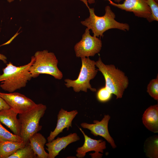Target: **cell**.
Wrapping results in <instances>:
<instances>
[{
    "label": "cell",
    "instance_id": "1",
    "mask_svg": "<svg viewBox=\"0 0 158 158\" xmlns=\"http://www.w3.org/2000/svg\"><path fill=\"white\" fill-rule=\"evenodd\" d=\"M82 0L89 9L90 16L81 23L88 29L92 30L94 36L103 37L104 33L111 29H117L124 31L129 30L130 26L128 24L121 23L115 20L116 15L109 6L105 7L104 16H99L95 14L94 8L88 6L87 0Z\"/></svg>",
    "mask_w": 158,
    "mask_h": 158
},
{
    "label": "cell",
    "instance_id": "2",
    "mask_svg": "<svg viewBox=\"0 0 158 158\" xmlns=\"http://www.w3.org/2000/svg\"><path fill=\"white\" fill-rule=\"evenodd\" d=\"M32 56L30 62L20 66H17L11 62L6 64L0 75V87L4 91L11 93L25 87L28 82L33 78L29 72V68L34 60Z\"/></svg>",
    "mask_w": 158,
    "mask_h": 158
},
{
    "label": "cell",
    "instance_id": "3",
    "mask_svg": "<svg viewBox=\"0 0 158 158\" xmlns=\"http://www.w3.org/2000/svg\"><path fill=\"white\" fill-rule=\"evenodd\" d=\"M95 66L104 76L107 88L116 96V99L122 98L129 84L128 79L124 73L114 65L104 64L100 57L96 62Z\"/></svg>",
    "mask_w": 158,
    "mask_h": 158
},
{
    "label": "cell",
    "instance_id": "4",
    "mask_svg": "<svg viewBox=\"0 0 158 158\" xmlns=\"http://www.w3.org/2000/svg\"><path fill=\"white\" fill-rule=\"evenodd\" d=\"M33 56L34 60L29 69L33 78L45 74L51 75L57 79L62 78L63 74L58 68V60L54 53L47 50L37 51Z\"/></svg>",
    "mask_w": 158,
    "mask_h": 158
},
{
    "label": "cell",
    "instance_id": "5",
    "mask_svg": "<svg viewBox=\"0 0 158 158\" xmlns=\"http://www.w3.org/2000/svg\"><path fill=\"white\" fill-rule=\"evenodd\" d=\"M47 109L45 105L36 104L30 111L19 114V120L20 125V137L26 144L29 143V138L40 130L42 126L39 125L41 118Z\"/></svg>",
    "mask_w": 158,
    "mask_h": 158
},
{
    "label": "cell",
    "instance_id": "6",
    "mask_svg": "<svg viewBox=\"0 0 158 158\" xmlns=\"http://www.w3.org/2000/svg\"><path fill=\"white\" fill-rule=\"evenodd\" d=\"M81 58L82 66L78 78L74 80L65 79V85L68 88L72 87L75 92L80 91L87 92V89L92 92H96V89L92 88L90 83V81L94 78L97 72V70L95 68L96 62L89 58Z\"/></svg>",
    "mask_w": 158,
    "mask_h": 158
},
{
    "label": "cell",
    "instance_id": "7",
    "mask_svg": "<svg viewBox=\"0 0 158 158\" xmlns=\"http://www.w3.org/2000/svg\"><path fill=\"white\" fill-rule=\"evenodd\" d=\"M102 42L96 37L92 36L87 28L81 40L75 45L74 49L77 57L89 58L94 56L100 51Z\"/></svg>",
    "mask_w": 158,
    "mask_h": 158
},
{
    "label": "cell",
    "instance_id": "8",
    "mask_svg": "<svg viewBox=\"0 0 158 158\" xmlns=\"http://www.w3.org/2000/svg\"><path fill=\"white\" fill-rule=\"evenodd\" d=\"M0 96L10 108L15 109L19 114L30 111L36 104L31 99L18 92L6 93L0 92Z\"/></svg>",
    "mask_w": 158,
    "mask_h": 158
},
{
    "label": "cell",
    "instance_id": "9",
    "mask_svg": "<svg viewBox=\"0 0 158 158\" xmlns=\"http://www.w3.org/2000/svg\"><path fill=\"white\" fill-rule=\"evenodd\" d=\"M147 0H124L122 4H116L109 0V3L121 10L132 12L138 17L146 18L148 21L151 15L150 8Z\"/></svg>",
    "mask_w": 158,
    "mask_h": 158
},
{
    "label": "cell",
    "instance_id": "10",
    "mask_svg": "<svg viewBox=\"0 0 158 158\" xmlns=\"http://www.w3.org/2000/svg\"><path fill=\"white\" fill-rule=\"evenodd\" d=\"M80 130L82 133L84 137L85 141L83 145L78 147L76 150V156L78 158L84 157L86 153L91 151H94L95 152L90 154L92 158H100L102 157L104 150L106 148V143L102 139L96 140L92 139L88 136L80 128Z\"/></svg>",
    "mask_w": 158,
    "mask_h": 158
},
{
    "label": "cell",
    "instance_id": "11",
    "mask_svg": "<svg viewBox=\"0 0 158 158\" xmlns=\"http://www.w3.org/2000/svg\"><path fill=\"white\" fill-rule=\"evenodd\" d=\"M110 118L109 115H105L100 121L95 120L93 124L82 123L80 124V126L83 128L90 130L91 133L94 136H99L103 137L110 144L113 148H115L116 145L110 135L108 129V123Z\"/></svg>",
    "mask_w": 158,
    "mask_h": 158
},
{
    "label": "cell",
    "instance_id": "12",
    "mask_svg": "<svg viewBox=\"0 0 158 158\" xmlns=\"http://www.w3.org/2000/svg\"><path fill=\"white\" fill-rule=\"evenodd\" d=\"M77 110L68 111L61 108L57 115L56 126L53 131H51L47 138L48 142L54 140L59 133L63 132V130L66 128L68 130L70 127H72L73 119L78 114Z\"/></svg>",
    "mask_w": 158,
    "mask_h": 158
},
{
    "label": "cell",
    "instance_id": "13",
    "mask_svg": "<svg viewBox=\"0 0 158 158\" xmlns=\"http://www.w3.org/2000/svg\"><path fill=\"white\" fill-rule=\"evenodd\" d=\"M80 138L76 133H71L62 137H58L45 144L48 152V158H54L63 149L70 144L78 141Z\"/></svg>",
    "mask_w": 158,
    "mask_h": 158
},
{
    "label": "cell",
    "instance_id": "14",
    "mask_svg": "<svg viewBox=\"0 0 158 158\" xmlns=\"http://www.w3.org/2000/svg\"><path fill=\"white\" fill-rule=\"evenodd\" d=\"M18 114L16 111L11 108L0 111V122L9 128L13 134L20 136V125L17 117Z\"/></svg>",
    "mask_w": 158,
    "mask_h": 158
},
{
    "label": "cell",
    "instance_id": "15",
    "mask_svg": "<svg viewBox=\"0 0 158 158\" xmlns=\"http://www.w3.org/2000/svg\"><path fill=\"white\" fill-rule=\"evenodd\" d=\"M142 123L150 131L158 132V105H152L145 111L142 117Z\"/></svg>",
    "mask_w": 158,
    "mask_h": 158
},
{
    "label": "cell",
    "instance_id": "16",
    "mask_svg": "<svg viewBox=\"0 0 158 158\" xmlns=\"http://www.w3.org/2000/svg\"><path fill=\"white\" fill-rule=\"evenodd\" d=\"M47 140L44 136L37 133L29 139V143L38 158H48V154L45 151L44 146Z\"/></svg>",
    "mask_w": 158,
    "mask_h": 158
},
{
    "label": "cell",
    "instance_id": "17",
    "mask_svg": "<svg viewBox=\"0 0 158 158\" xmlns=\"http://www.w3.org/2000/svg\"><path fill=\"white\" fill-rule=\"evenodd\" d=\"M26 145L23 141L0 142V158H8Z\"/></svg>",
    "mask_w": 158,
    "mask_h": 158
},
{
    "label": "cell",
    "instance_id": "18",
    "mask_svg": "<svg viewBox=\"0 0 158 158\" xmlns=\"http://www.w3.org/2000/svg\"><path fill=\"white\" fill-rule=\"evenodd\" d=\"M145 150L147 156L150 158L158 157V138L154 136L146 140L145 145Z\"/></svg>",
    "mask_w": 158,
    "mask_h": 158
},
{
    "label": "cell",
    "instance_id": "19",
    "mask_svg": "<svg viewBox=\"0 0 158 158\" xmlns=\"http://www.w3.org/2000/svg\"><path fill=\"white\" fill-rule=\"evenodd\" d=\"M37 158L29 143L23 147L18 149L8 158Z\"/></svg>",
    "mask_w": 158,
    "mask_h": 158
},
{
    "label": "cell",
    "instance_id": "20",
    "mask_svg": "<svg viewBox=\"0 0 158 158\" xmlns=\"http://www.w3.org/2000/svg\"><path fill=\"white\" fill-rule=\"evenodd\" d=\"M6 141L21 142V138L11 133L6 129L0 122V142Z\"/></svg>",
    "mask_w": 158,
    "mask_h": 158
},
{
    "label": "cell",
    "instance_id": "21",
    "mask_svg": "<svg viewBox=\"0 0 158 158\" xmlns=\"http://www.w3.org/2000/svg\"><path fill=\"white\" fill-rule=\"evenodd\" d=\"M147 92L154 99L158 100V76L152 79L149 82L147 87Z\"/></svg>",
    "mask_w": 158,
    "mask_h": 158
},
{
    "label": "cell",
    "instance_id": "22",
    "mask_svg": "<svg viewBox=\"0 0 158 158\" xmlns=\"http://www.w3.org/2000/svg\"><path fill=\"white\" fill-rule=\"evenodd\" d=\"M147 2L151 11V15L148 21H158V3L154 0H147Z\"/></svg>",
    "mask_w": 158,
    "mask_h": 158
},
{
    "label": "cell",
    "instance_id": "23",
    "mask_svg": "<svg viewBox=\"0 0 158 158\" xmlns=\"http://www.w3.org/2000/svg\"><path fill=\"white\" fill-rule=\"evenodd\" d=\"M112 94L105 86L101 88L98 90L97 94V97L99 101L105 102L111 99Z\"/></svg>",
    "mask_w": 158,
    "mask_h": 158
},
{
    "label": "cell",
    "instance_id": "24",
    "mask_svg": "<svg viewBox=\"0 0 158 158\" xmlns=\"http://www.w3.org/2000/svg\"><path fill=\"white\" fill-rule=\"evenodd\" d=\"M10 107L5 100L0 96V111L8 109Z\"/></svg>",
    "mask_w": 158,
    "mask_h": 158
},
{
    "label": "cell",
    "instance_id": "25",
    "mask_svg": "<svg viewBox=\"0 0 158 158\" xmlns=\"http://www.w3.org/2000/svg\"><path fill=\"white\" fill-rule=\"evenodd\" d=\"M7 57L4 55L0 54V60L2 61L4 63H6Z\"/></svg>",
    "mask_w": 158,
    "mask_h": 158
},
{
    "label": "cell",
    "instance_id": "26",
    "mask_svg": "<svg viewBox=\"0 0 158 158\" xmlns=\"http://www.w3.org/2000/svg\"><path fill=\"white\" fill-rule=\"evenodd\" d=\"M109 1V0H107ZM124 0H114V1L118 3L120 2L121 1ZM87 1V2H88L89 4H92L94 3L95 2V0H88Z\"/></svg>",
    "mask_w": 158,
    "mask_h": 158
},
{
    "label": "cell",
    "instance_id": "27",
    "mask_svg": "<svg viewBox=\"0 0 158 158\" xmlns=\"http://www.w3.org/2000/svg\"><path fill=\"white\" fill-rule=\"evenodd\" d=\"M7 0L8 2L10 3L13 1L14 0Z\"/></svg>",
    "mask_w": 158,
    "mask_h": 158
},
{
    "label": "cell",
    "instance_id": "28",
    "mask_svg": "<svg viewBox=\"0 0 158 158\" xmlns=\"http://www.w3.org/2000/svg\"><path fill=\"white\" fill-rule=\"evenodd\" d=\"M156 2L158 3V0H154Z\"/></svg>",
    "mask_w": 158,
    "mask_h": 158
}]
</instances>
